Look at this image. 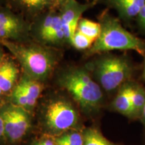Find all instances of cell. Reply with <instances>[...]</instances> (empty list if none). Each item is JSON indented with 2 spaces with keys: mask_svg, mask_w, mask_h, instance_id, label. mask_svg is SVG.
Listing matches in <instances>:
<instances>
[{
  "mask_svg": "<svg viewBox=\"0 0 145 145\" xmlns=\"http://www.w3.org/2000/svg\"><path fill=\"white\" fill-rule=\"evenodd\" d=\"M20 64L24 75L39 81L46 80L57 64L56 54L38 44H22L10 40H0Z\"/></svg>",
  "mask_w": 145,
  "mask_h": 145,
  "instance_id": "1",
  "label": "cell"
},
{
  "mask_svg": "<svg viewBox=\"0 0 145 145\" xmlns=\"http://www.w3.org/2000/svg\"><path fill=\"white\" fill-rule=\"evenodd\" d=\"M59 83L86 113H93L100 108L103 101L101 87L84 69L73 67L65 71L59 76Z\"/></svg>",
  "mask_w": 145,
  "mask_h": 145,
  "instance_id": "2",
  "label": "cell"
},
{
  "mask_svg": "<svg viewBox=\"0 0 145 145\" xmlns=\"http://www.w3.org/2000/svg\"><path fill=\"white\" fill-rule=\"evenodd\" d=\"M99 24L100 33L89 49V55L116 50H132L145 54V42L125 30L115 18L106 14Z\"/></svg>",
  "mask_w": 145,
  "mask_h": 145,
  "instance_id": "3",
  "label": "cell"
},
{
  "mask_svg": "<svg viewBox=\"0 0 145 145\" xmlns=\"http://www.w3.org/2000/svg\"><path fill=\"white\" fill-rule=\"evenodd\" d=\"M132 66L122 57L106 55L94 63V72L99 86L106 91L119 89L132 75Z\"/></svg>",
  "mask_w": 145,
  "mask_h": 145,
  "instance_id": "4",
  "label": "cell"
},
{
  "mask_svg": "<svg viewBox=\"0 0 145 145\" xmlns=\"http://www.w3.org/2000/svg\"><path fill=\"white\" fill-rule=\"evenodd\" d=\"M43 122L48 132L58 135L77 127L79 116L76 109L69 101L61 98L55 99L45 107Z\"/></svg>",
  "mask_w": 145,
  "mask_h": 145,
  "instance_id": "5",
  "label": "cell"
},
{
  "mask_svg": "<svg viewBox=\"0 0 145 145\" xmlns=\"http://www.w3.org/2000/svg\"><path fill=\"white\" fill-rule=\"evenodd\" d=\"M0 116L4 125L5 139L15 143L27 135L32 124L30 112L12 103L0 108Z\"/></svg>",
  "mask_w": 145,
  "mask_h": 145,
  "instance_id": "6",
  "label": "cell"
},
{
  "mask_svg": "<svg viewBox=\"0 0 145 145\" xmlns=\"http://www.w3.org/2000/svg\"><path fill=\"white\" fill-rule=\"evenodd\" d=\"M39 39L46 44L58 45L66 41L60 14L50 12L43 18L37 30Z\"/></svg>",
  "mask_w": 145,
  "mask_h": 145,
  "instance_id": "7",
  "label": "cell"
},
{
  "mask_svg": "<svg viewBox=\"0 0 145 145\" xmlns=\"http://www.w3.org/2000/svg\"><path fill=\"white\" fill-rule=\"evenodd\" d=\"M88 5L82 4L76 0H67L61 5V16L63 29L66 41L71 43L72 37L77 29L79 21Z\"/></svg>",
  "mask_w": 145,
  "mask_h": 145,
  "instance_id": "8",
  "label": "cell"
},
{
  "mask_svg": "<svg viewBox=\"0 0 145 145\" xmlns=\"http://www.w3.org/2000/svg\"><path fill=\"white\" fill-rule=\"evenodd\" d=\"M134 83L127 81L118 89V91L112 101V108L128 118H133L131 94Z\"/></svg>",
  "mask_w": 145,
  "mask_h": 145,
  "instance_id": "9",
  "label": "cell"
},
{
  "mask_svg": "<svg viewBox=\"0 0 145 145\" xmlns=\"http://www.w3.org/2000/svg\"><path fill=\"white\" fill-rule=\"evenodd\" d=\"M19 69L10 58H5L0 64V88L3 93L12 92L17 84Z\"/></svg>",
  "mask_w": 145,
  "mask_h": 145,
  "instance_id": "10",
  "label": "cell"
},
{
  "mask_svg": "<svg viewBox=\"0 0 145 145\" xmlns=\"http://www.w3.org/2000/svg\"><path fill=\"white\" fill-rule=\"evenodd\" d=\"M119 13L126 18L137 16L145 5V0H110Z\"/></svg>",
  "mask_w": 145,
  "mask_h": 145,
  "instance_id": "11",
  "label": "cell"
},
{
  "mask_svg": "<svg viewBox=\"0 0 145 145\" xmlns=\"http://www.w3.org/2000/svg\"><path fill=\"white\" fill-rule=\"evenodd\" d=\"M17 86L22 90V91L30 99V101L36 105L42 91V86L41 82L34 80L24 75L17 83Z\"/></svg>",
  "mask_w": 145,
  "mask_h": 145,
  "instance_id": "12",
  "label": "cell"
},
{
  "mask_svg": "<svg viewBox=\"0 0 145 145\" xmlns=\"http://www.w3.org/2000/svg\"><path fill=\"white\" fill-rule=\"evenodd\" d=\"M20 8L30 14H36L49 8L56 0H14Z\"/></svg>",
  "mask_w": 145,
  "mask_h": 145,
  "instance_id": "13",
  "label": "cell"
},
{
  "mask_svg": "<svg viewBox=\"0 0 145 145\" xmlns=\"http://www.w3.org/2000/svg\"><path fill=\"white\" fill-rule=\"evenodd\" d=\"M133 118H140L145 106V89L134 83L131 94Z\"/></svg>",
  "mask_w": 145,
  "mask_h": 145,
  "instance_id": "14",
  "label": "cell"
},
{
  "mask_svg": "<svg viewBox=\"0 0 145 145\" xmlns=\"http://www.w3.org/2000/svg\"><path fill=\"white\" fill-rule=\"evenodd\" d=\"M0 26L14 29L22 33L26 30V24L24 21L8 10H0Z\"/></svg>",
  "mask_w": 145,
  "mask_h": 145,
  "instance_id": "15",
  "label": "cell"
},
{
  "mask_svg": "<svg viewBox=\"0 0 145 145\" xmlns=\"http://www.w3.org/2000/svg\"><path fill=\"white\" fill-rule=\"evenodd\" d=\"M83 145H119L107 139L96 128H88L83 132Z\"/></svg>",
  "mask_w": 145,
  "mask_h": 145,
  "instance_id": "16",
  "label": "cell"
},
{
  "mask_svg": "<svg viewBox=\"0 0 145 145\" xmlns=\"http://www.w3.org/2000/svg\"><path fill=\"white\" fill-rule=\"evenodd\" d=\"M57 145H83L84 138L83 132L69 130L54 138Z\"/></svg>",
  "mask_w": 145,
  "mask_h": 145,
  "instance_id": "17",
  "label": "cell"
},
{
  "mask_svg": "<svg viewBox=\"0 0 145 145\" xmlns=\"http://www.w3.org/2000/svg\"><path fill=\"white\" fill-rule=\"evenodd\" d=\"M77 30L95 41L100 33V24L86 18H81L78 23Z\"/></svg>",
  "mask_w": 145,
  "mask_h": 145,
  "instance_id": "18",
  "label": "cell"
},
{
  "mask_svg": "<svg viewBox=\"0 0 145 145\" xmlns=\"http://www.w3.org/2000/svg\"><path fill=\"white\" fill-rule=\"evenodd\" d=\"M11 101H12L11 103H12L13 104L23 108L29 112H30L35 106V104H34L30 101V99L25 95V93L17 86V84H16L15 88L13 89V90L12 91Z\"/></svg>",
  "mask_w": 145,
  "mask_h": 145,
  "instance_id": "19",
  "label": "cell"
},
{
  "mask_svg": "<svg viewBox=\"0 0 145 145\" xmlns=\"http://www.w3.org/2000/svg\"><path fill=\"white\" fill-rule=\"evenodd\" d=\"M95 40L90 39L88 36L81 33L79 30H76L73 37H72L71 44L74 48L77 50L89 49L93 44Z\"/></svg>",
  "mask_w": 145,
  "mask_h": 145,
  "instance_id": "20",
  "label": "cell"
},
{
  "mask_svg": "<svg viewBox=\"0 0 145 145\" xmlns=\"http://www.w3.org/2000/svg\"><path fill=\"white\" fill-rule=\"evenodd\" d=\"M24 33L7 27L0 26V40H16L20 38Z\"/></svg>",
  "mask_w": 145,
  "mask_h": 145,
  "instance_id": "21",
  "label": "cell"
},
{
  "mask_svg": "<svg viewBox=\"0 0 145 145\" xmlns=\"http://www.w3.org/2000/svg\"><path fill=\"white\" fill-rule=\"evenodd\" d=\"M32 145H57L54 139L51 138H42L36 141Z\"/></svg>",
  "mask_w": 145,
  "mask_h": 145,
  "instance_id": "22",
  "label": "cell"
},
{
  "mask_svg": "<svg viewBox=\"0 0 145 145\" xmlns=\"http://www.w3.org/2000/svg\"><path fill=\"white\" fill-rule=\"evenodd\" d=\"M138 18L139 24L140 26L145 29V5L141 9L139 14H138Z\"/></svg>",
  "mask_w": 145,
  "mask_h": 145,
  "instance_id": "23",
  "label": "cell"
},
{
  "mask_svg": "<svg viewBox=\"0 0 145 145\" xmlns=\"http://www.w3.org/2000/svg\"><path fill=\"white\" fill-rule=\"evenodd\" d=\"M3 138H5L4 125H3L2 118H1V116H0V141L2 140Z\"/></svg>",
  "mask_w": 145,
  "mask_h": 145,
  "instance_id": "24",
  "label": "cell"
},
{
  "mask_svg": "<svg viewBox=\"0 0 145 145\" xmlns=\"http://www.w3.org/2000/svg\"><path fill=\"white\" fill-rule=\"evenodd\" d=\"M139 119L140 120L141 122H142V123L143 126H144L145 128V106L144 107V109H143L142 112V114H141V116Z\"/></svg>",
  "mask_w": 145,
  "mask_h": 145,
  "instance_id": "25",
  "label": "cell"
},
{
  "mask_svg": "<svg viewBox=\"0 0 145 145\" xmlns=\"http://www.w3.org/2000/svg\"><path fill=\"white\" fill-rule=\"evenodd\" d=\"M4 53H3V48H1V46H0V64L2 62L3 59H4Z\"/></svg>",
  "mask_w": 145,
  "mask_h": 145,
  "instance_id": "26",
  "label": "cell"
},
{
  "mask_svg": "<svg viewBox=\"0 0 145 145\" xmlns=\"http://www.w3.org/2000/svg\"><path fill=\"white\" fill-rule=\"evenodd\" d=\"M66 1H67V0H56V3H57V4L61 5L63 3L65 2Z\"/></svg>",
  "mask_w": 145,
  "mask_h": 145,
  "instance_id": "27",
  "label": "cell"
},
{
  "mask_svg": "<svg viewBox=\"0 0 145 145\" xmlns=\"http://www.w3.org/2000/svg\"><path fill=\"white\" fill-rule=\"evenodd\" d=\"M142 77L145 79V58H144V69H143L142 72Z\"/></svg>",
  "mask_w": 145,
  "mask_h": 145,
  "instance_id": "28",
  "label": "cell"
},
{
  "mask_svg": "<svg viewBox=\"0 0 145 145\" xmlns=\"http://www.w3.org/2000/svg\"><path fill=\"white\" fill-rule=\"evenodd\" d=\"M2 93H3V92L2 89H1V88H0V96H1V95H2Z\"/></svg>",
  "mask_w": 145,
  "mask_h": 145,
  "instance_id": "29",
  "label": "cell"
}]
</instances>
